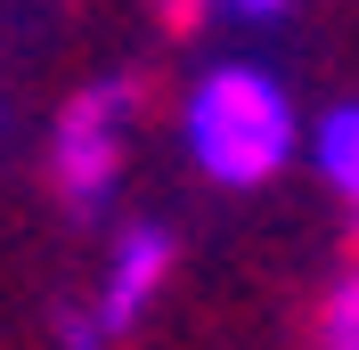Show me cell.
<instances>
[{"label": "cell", "mask_w": 359, "mask_h": 350, "mask_svg": "<svg viewBox=\"0 0 359 350\" xmlns=\"http://www.w3.org/2000/svg\"><path fill=\"white\" fill-rule=\"evenodd\" d=\"M180 147L212 188H269L302 155V106L253 57H221L180 90Z\"/></svg>", "instance_id": "obj_1"}, {"label": "cell", "mask_w": 359, "mask_h": 350, "mask_svg": "<svg viewBox=\"0 0 359 350\" xmlns=\"http://www.w3.org/2000/svg\"><path fill=\"white\" fill-rule=\"evenodd\" d=\"M49 334H57V350H114V334L90 318V302H66L57 318H49Z\"/></svg>", "instance_id": "obj_6"}, {"label": "cell", "mask_w": 359, "mask_h": 350, "mask_svg": "<svg viewBox=\"0 0 359 350\" xmlns=\"http://www.w3.org/2000/svg\"><path fill=\"white\" fill-rule=\"evenodd\" d=\"M302 155H311V172L327 196H343V212L359 204V98H335V106L311 122V139H302Z\"/></svg>", "instance_id": "obj_4"}, {"label": "cell", "mask_w": 359, "mask_h": 350, "mask_svg": "<svg viewBox=\"0 0 359 350\" xmlns=\"http://www.w3.org/2000/svg\"><path fill=\"white\" fill-rule=\"evenodd\" d=\"M172 269H180V244H172L163 220H131V228H114L107 261H98V285H90V318L123 342V334L156 309V293L172 285Z\"/></svg>", "instance_id": "obj_3"}, {"label": "cell", "mask_w": 359, "mask_h": 350, "mask_svg": "<svg viewBox=\"0 0 359 350\" xmlns=\"http://www.w3.org/2000/svg\"><path fill=\"white\" fill-rule=\"evenodd\" d=\"M311 342H318V350H359V261L327 277L318 318H311Z\"/></svg>", "instance_id": "obj_5"}, {"label": "cell", "mask_w": 359, "mask_h": 350, "mask_svg": "<svg viewBox=\"0 0 359 350\" xmlns=\"http://www.w3.org/2000/svg\"><path fill=\"white\" fill-rule=\"evenodd\" d=\"M351 228H359V204H351Z\"/></svg>", "instance_id": "obj_8"}, {"label": "cell", "mask_w": 359, "mask_h": 350, "mask_svg": "<svg viewBox=\"0 0 359 350\" xmlns=\"http://www.w3.org/2000/svg\"><path fill=\"white\" fill-rule=\"evenodd\" d=\"M131 122H139V82L131 74H107V82H82L57 106L49 122V188L74 220H107L114 204V179H123V147H131Z\"/></svg>", "instance_id": "obj_2"}, {"label": "cell", "mask_w": 359, "mask_h": 350, "mask_svg": "<svg viewBox=\"0 0 359 350\" xmlns=\"http://www.w3.org/2000/svg\"><path fill=\"white\" fill-rule=\"evenodd\" d=\"M204 8H221V17H237V24H269V17H286L294 0H204Z\"/></svg>", "instance_id": "obj_7"}]
</instances>
